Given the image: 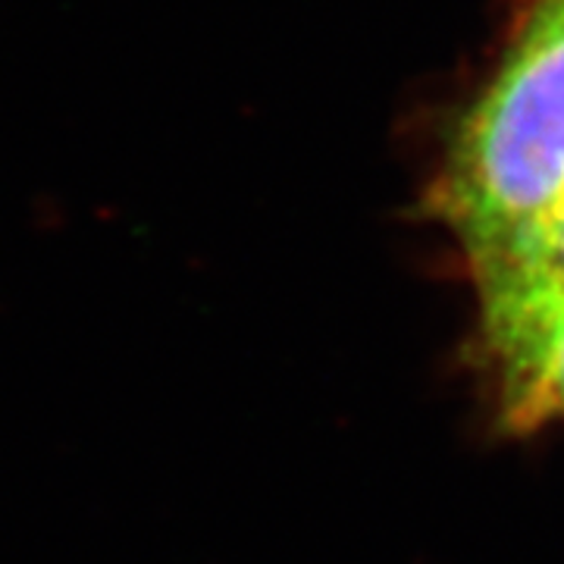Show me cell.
Masks as SVG:
<instances>
[{"label":"cell","mask_w":564,"mask_h":564,"mask_svg":"<svg viewBox=\"0 0 564 564\" xmlns=\"http://www.w3.org/2000/svg\"><path fill=\"white\" fill-rule=\"evenodd\" d=\"M564 204V0H533L499 76L464 117L433 207L474 261Z\"/></svg>","instance_id":"1"},{"label":"cell","mask_w":564,"mask_h":564,"mask_svg":"<svg viewBox=\"0 0 564 564\" xmlns=\"http://www.w3.org/2000/svg\"><path fill=\"white\" fill-rule=\"evenodd\" d=\"M480 367L505 433L564 423V304L480 323Z\"/></svg>","instance_id":"2"},{"label":"cell","mask_w":564,"mask_h":564,"mask_svg":"<svg viewBox=\"0 0 564 564\" xmlns=\"http://www.w3.org/2000/svg\"><path fill=\"white\" fill-rule=\"evenodd\" d=\"M470 263L480 323L564 304V204Z\"/></svg>","instance_id":"3"}]
</instances>
